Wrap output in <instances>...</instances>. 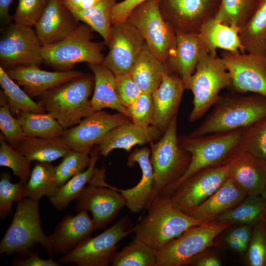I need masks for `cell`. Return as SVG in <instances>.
Returning a JSON list of instances; mask_svg holds the SVG:
<instances>
[{"label":"cell","mask_w":266,"mask_h":266,"mask_svg":"<svg viewBox=\"0 0 266 266\" xmlns=\"http://www.w3.org/2000/svg\"><path fill=\"white\" fill-rule=\"evenodd\" d=\"M213 106V110L189 136L245 128L266 117V97L258 94L220 95Z\"/></svg>","instance_id":"obj_1"},{"label":"cell","mask_w":266,"mask_h":266,"mask_svg":"<svg viewBox=\"0 0 266 266\" xmlns=\"http://www.w3.org/2000/svg\"><path fill=\"white\" fill-rule=\"evenodd\" d=\"M94 85V75L82 72L46 91L37 102L66 130L95 111L89 100Z\"/></svg>","instance_id":"obj_2"},{"label":"cell","mask_w":266,"mask_h":266,"mask_svg":"<svg viewBox=\"0 0 266 266\" xmlns=\"http://www.w3.org/2000/svg\"><path fill=\"white\" fill-rule=\"evenodd\" d=\"M146 209L147 214L133 227V233L157 252L189 228L205 224L181 212L161 194Z\"/></svg>","instance_id":"obj_3"},{"label":"cell","mask_w":266,"mask_h":266,"mask_svg":"<svg viewBox=\"0 0 266 266\" xmlns=\"http://www.w3.org/2000/svg\"><path fill=\"white\" fill-rule=\"evenodd\" d=\"M243 128L192 137H178L180 146L191 155L190 164L183 175L159 194L168 197L190 176L202 169L225 164L236 150Z\"/></svg>","instance_id":"obj_4"},{"label":"cell","mask_w":266,"mask_h":266,"mask_svg":"<svg viewBox=\"0 0 266 266\" xmlns=\"http://www.w3.org/2000/svg\"><path fill=\"white\" fill-rule=\"evenodd\" d=\"M36 244L49 255L53 252L41 226L39 200L26 198L18 202L12 220L0 242V254L26 253Z\"/></svg>","instance_id":"obj_5"},{"label":"cell","mask_w":266,"mask_h":266,"mask_svg":"<svg viewBox=\"0 0 266 266\" xmlns=\"http://www.w3.org/2000/svg\"><path fill=\"white\" fill-rule=\"evenodd\" d=\"M177 119L175 116L159 141L149 143L154 173L153 199L178 180L191 162L190 153L179 143Z\"/></svg>","instance_id":"obj_6"},{"label":"cell","mask_w":266,"mask_h":266,"mask_svg":"<svg viewBox=\"0 0 266 266\" xmlns=\"http://www.w3.org/2000/svg\"><path fill=\"white\" fill-rule=\"evenodd\" d=\"M92 31L88 25L81 22L61 41L42 46L43 63L58 71L72 70L79 63L102 64L104 58L103 45L92 40Z\"/></svg>","instance_id":"obj_7"},{"label":"cell","mask_w":266,"mask_h":266,"mask_svg":"<svg viewBox=\"0 0 266 266\" xmlns=\"http://www.w3.org/2000/svg\"><path fill=\"white\" fill-rule=\"evenodd\" d=\"M196 69L185 85L194 95L193 108L189 116L190 122L201 118L214 105L221 90L229 89L232 81L222 58L217 54L203 56Z\"/></svg>","instance_id":"obj_8"},{"label":"cell","mask_w":266,"mask_h":266,"mask_svg":"<svg viewBox=\"0 0 266 266\" xmlns=\"http://www.w3.org/2000/svg\"><path fill=\"white\" fill-rule=\"evenodd\" d=\"M234 224L214 221L189 228L157 252L155 266L189 265L195 257L214 245L215 238Z\"/></svg>","instance_id":"obj_9"},{"label":"cell","mask_w":266,"mask_h":266,"mask_svg":"<svg viewBox=\"0 0 266 266\" xmlns=\"http://www.w3.org/2000/svg\"><path fill=\"white\" fill-rule=\"evenodd\" d=\"M127 21L140 32L151 51L166 65L174 52L176 34L162 15L160 0H148L137 5Z\"/></svg>","instance_id":"obj_10"},{"label":"cell","mask_w":266,"mask_h":266,"mask_svg":"<svg viewBox=\"0 0 266 266\" xmlns=\"http://www.w3.org/2000/svg\"><path fill=\"white\" fill-rule=\"evenodd\" d=\"M133 226L124 216L108 229L94 237L89 236L58 262L73 263L79 266H107L117 252L118 242L133 233Z\"/></svg>","instance_id":"obj_11"},{"label":"cell","mask_w":266,"mask_h":266,"mask_svg":"<svg viewBox=\"0 0 266 266\" xmlns=\"http://www.w3.org/2000/svg\"><path fill=\"white\" fill-rule=\"evenodd\" d=\"M42 46L33 27L11 23L0 39V64L5 70L40 66Z\"/></svg>","instance_id":"obj_12"},{"label":"cell","mask_w":266,"mask_h":266,"mask_svg":"<svg viewBox=\"0 0 266 266\" xmlns=\"http://www.w3.org/2000/svg\"><path fill=\"white\" fill-rule=\"evenodd\" d=\"M228 178L227 163L208 167L190 176L167 197L173 206L188 214L214 193Z\"/></svg>","instance_id":"obj_13"},{"label":"cell","mask_w":266,"mask_h":266,"mask_svg":"<svg viewBox=\"0 0 266 266\" xmlns=\"http://www.w3.org/2000/svg\"><path fill=\"white\" fill-rule=\"evenodd\" d=\"M104 177L100 176L97 182L92 178L76 199L75 206L77 213L83 210L91 212L95 230L105 228L126 205L121 194L106 184Z\"/></svg>","instance_id":"obj_14"},{"label":"cell","mask_w":266,"mask_h":266,"mask_svg":"<svg viewBox=\"0 0 266 266\" xmlns=\"http://www.w3.org/2000/svg\"><path fill=\"white\" fill-rule=\"evenodd\" d=\"M221 58L231 77L229 89L235 93L252 92L266 97V57L224 50Z\"/></svg>","instance_id":"obj_15"},{"label":"cell","mask_w":266,"mask_h":266,"mask_svg":"<svg viewBox=\"0 0 266 266\" xmlns=\"http://www.w3.org/2000/svg\"><path fill=\"white\" fill-rule=\"evenodd\" d=\"M130 122L131 118L122 113L97 111L65 130L61 138L71 150L90 154L94 145L99 144L111 130Z\"/></svg>","instance_id":"obj_16"},{"label":"cell","mask_w":266,"mask_h":266,"mask_svg":"<svg viewBox=\"0 0 266 266\" xmlns=\"http://www.w3.org/2000/svg\"><path fill=\"white\" fill-rule=\"evenodd\" d=\"M145 43L142 34L128 21L112 24L109 50L102 64L115 75L130 74Z\"/></svg>","instance_id":"obj_17"},{"label":"cell","mask_w":266,"mask_h":266,"mask_svg":"<svg viewBox=\"0 0 266 266\" xmlns=\"http://www.w3.org/2000/svg\"><path fill=\"white\" fill-rule=\"evenodd\" d=\"M220 3L221 0H160L162 15L176 33H199L215 16Z\"/></svg>","instance_id":"obj_18"},{"label":"cell","mask_w":266,"mask_h":266,"mask_svg":"<svg viewBox=\"0 0 266 266\" xmlns=\"http://www.w3.org/2000/svg\"><path fill=\"white\" fill-rule=\"evenodd\" d=\"M227 163L229 177L246 196L261 195L266 184V161L237 149Z\"/></svg>","instance_id":"obj_19"},{"label":"cell","mask_w":266,"mask_h":266,"mask_svg":"<svg viewBox=\"0 0 266 266\" xmlns=\"http://www.w3.org/2000/svg\"><path fill=\"white\" fill-rule=\"evenodd\" d=\"M185 89L184 82L179 75L166 72L164 74L160 86L151 94L154 126L162 134L174 117L177 116Z\"/></svg>","instance_id":"obj_20"},{"label":"cell","mask_w":266,"mask_h":266,"mask_svg":"<svg viewBox=\"0 0 266 266\" xmlns=\"http://www.w3.org/2000/svg\"><path fill=\"white\" fill-rule=\"evenodd\" d=\"M80 21L61 0H50L34 26L42 46L58 43L78 27Z\"/></svg>","instance_id":"obj_21"},{"label":"cell","mask_w":266,"mask_h":266,"mask_svg":"<svg viewBox=\"0 0 266 266\" xmlns=\"http://www.w3.org/2000/svg\"><path fill=\"white\" fill-rule=\"evenodd\" d=\"M150 154L151 149L144 147L134 150L128 157V166H132L137 163L141 169V178L135 186L127 189L112 186L123 196L126 206L132 213H138L146 209L153 198L154 173Z\"/></svg>","instance_id":"obj_22"},{"label":"cell","mask_w":266,"mask_h":266,"mask_svg":"<svg viewBox=\"0 0 266 266\" xmlns=\"http://www.w3.org/2000/svg\"><path fill=\"white\" fill-rule=\"evenodd\" d=\"M94 231L92 219L88 211L83 210L75 215L65 216L48 237L53 252L64 255L90 236Z\"/></svg>","instance_id":"obj_23"},{"label":"cell","mask_w":266,"mask_h":266,"mask_svg":"<svg viewBox=\"0 0 266 266\" xmlns=\"http://www.w3.org/2000/svg\"><path fill=\"white\" fill-rule=\"evenodd\" d=\"M8 75L31 98L39 97L46 91L79 75L77 70L48 71L39 66H21L5 70Z\"/></svg>","instance_id":"obj_24"},{"label":"cell","mask_w":266,"mask_h":266,"mask_svg":"<svg viewBox=\"0 0 266 266\" xmlns=\"http://www.w3.org/2000/svg\"><path fill=\"white\" fill-rule=\"evenodd\" d=\"M176 47L166 65L187 83L200 60L208 53L199 33L176 32Z\"/></svg>","instance_id":"obj_25"},{"label":"cell","mask_w":266,"mask_h":266,"mask_svg":"<svg viewBox=\"0 0 266 266\" xmlns=\"http://www.w3.org/2000/svg\"><path fill=\"white\" fill-rule=\"evenodd\" d=\"M163 135L154 126L142 127L128 123L111 130L99 144L100 154L106 157L115 149H122L130 152L132 147L142 145L157 140Z\"/></svg>","instance_id":"obj_26"},{"label":"cell","mask_w":266,"mask_h":266,"mask_svg":"<svg viewBox=\"0 0 266 266\" xmlns=\"http://www.w3.org/2000/svg\"><path fill=\"white\" fill-rule=\"evenodd\" d=\"M246 196L229 177L214 193L188 215L203 223H209L235 207Z\"/></svg>","instance_id":"obj_27"},{"label":"cell","mask_w":266,"mask_h":266,"mask_svg":"<svg viewBox=\"0 0 266 266\" xmlns=\"http://www.w3.org/2000/svg\"><path fill=\"white\" fill-rule=\"evenodd\" d=\"M89 66L95 79L94 93L90 100L94 111L110 108L130 118L127 108L119 100L115 75L102 64H89Z\"/></svg>","instance_id":"obj_28"},{"label":"cell","mask_w":266,"mask_h":266,"mask_svg":"<svg viewBox=\"0 0 266 266\" xmlns=\"http://www.w3.org/2000/svg\"><path fill=\"white\" fill-rule=\"evenodd\" d=\"M240 28L222 23L215 17L207 20L199 33L208 53L217 54L216 49L245 53L239 37Z\"/></svg>","instance_id":"obj_29"},{"label":"cell","mask_w":266,"mask_h":266,"mask_svg":"<svg viewBox=\"0 0 266 266\" xmlns=\"http://www.w3.org/2000/svg\"><path fill=\"white\" fill-rule=\"evenodd\" d=\"M166 72H170L166 65L153 54L145 43L130 74L143 92L152 94L160 86Z\"/></svg>","instance_id":"obj_30"},{"label":"cell","mask_w":266,"mask_h":266,"mask_svg":"<svg viewBox=\"0 0 266 266\" xmlns=\"http://www.w3.org/2000/svg\"><path fill=\"white\" fill-rule=\"evenodd\" d=\"M238 35L245 52L266 57V0H259Z\"/></svg>","instance_id":"obj_31"},{"label":"cell","mask_w":266,"mask_h":266,"mask_svg":"<svg viewBox=\"0 0 266 266\" xmlns=\"http://www.w3.org/2000/svg\"><path fill=\"white\" fill-rule=\"evenodd\" d=\"M17 150L31 162H51L63 158L71 149L61 137L44 138L24 136Z\"/></svg>","instance_id":"obj_32"},{"label":"cell","mask_w":266,"mask_h":266,"mask_svg":"<svg viewBox=\"0 0 266 266\" xmlns=\"http://www.w3.org/2000/svg\"><path fill=\"white\" fill-rule=\"evenodd\" d=\"M99 154L98 147L92 149L90 153V164L87 168L72 177L49 198L50 202L56 209L64 210L71 201L78 198L85 185L90 183L94 176Z\"/></svg>","instance_id":"obj_33"},{"label":"cell","mask_w":266,"mask_h":266,"mask_svg":"<svg viewBox=\"0 0 266 266\" xmlns=\"http://www.w3.org/2000/svg\"><path fill=\"white\" fill-rule=\"evenodd\" d=\"M24 136L54 138L60 137L65 129L50 114L21 111L17 115Z\"/></svg>","instance_id":"obj_34"},{"label":"cell","mask_w":266,"mask_h":266,"mask_svg":"<svg viewBox=\"0 0 266 266\" xmlns=\"http://www.w3.org/2000/svg\"><path fill=\"white\" fill-rule=\"evenodd\" d=\"M56 167L51 162L35 161L29 179L25 184L26 195L35 200L53 196L57 190Z\"/></svg>","instance_id":"obj_35"},{"label":"cell","mask_w":266,"mask_h":266,"mask_svg":"<svg viewBox=\"0 0 266 266\" xmlns=\"http://www.w3.org/2000/svg\"><path fill=\"white\" fill-rule=\"evenodd\" d=\"M116 0H100L89 9L72 12L81 22L88 25L93 31L98 33L108 46L111 38L112 23L111 10Z\"/></svg>","instance_id":"obj_36"},{"label":"cell","mask_w":266,"mask_h":266,"mask_svg":"<svg viewBox=\"0 0 266 266\" xmlns=\"http://www.w3.org/2000/svg\"><path fill=\"white\" fill-rule=\"evenodd\" d=\"M0 84L7 97L10 110L13 115L21 111L44 113V108L31 98L20 86L11 79L0 66Z\"/></svg>","instance_id":"obj_37"},{"label":"cell","mask_w":266,"mask_h":266,"mask_svg":"<svg viewBox=\"0 0 266 266\" xmlns=\"http://www.w3.org/2000/svg\"><path fill=\"white\" fill-rule=\"evenodd\" d=\"M266 210V201L259 196H246L237 205L219 216L216 221L254 225Z\"/></svg>","instance_id":"obj_38"},{"label":"cell","mask_w":266,"mask_h":266,"mask_svg":"<svg viewBox=\"0 0 266 266\" xmlns=\"http://www.w3.org/2000/svg\"><path fill=\"white\" fill-rule=\"evenodd\" d=\"M157 251L138 238H135L117 251L112 266H155Z\"/></svg>","instance_id":"obj_39"},{"label":"cell","mask_w":266,"mask_h":266,"mask_svg":"<svg viewBox=\"0 0 266 266\" xmlns=\"http://www.w3.org/2000/svg\"><path fill=\"white\" fill-rule=\"evenodd\" d=\"M259 0H221L215 17L222 23L241 28L254 13Z\"/></svg>","instance_id":"obj_40"},{"label":"cell","mask_w":266,"mask_h":266,"mask_svg":"<svg viewBox=\"0 0 266 266\" xmlns=\"http://www.w3.org/2000/svg\"><path fill=\"white\" fill-rule=\"evenodd\" d=\"M237 149L266 161V117L243 128Z\"/></svg>","instance_id":"obj_41"},{"label":"cell","mask_w":266,"mask_h":266,"mask_svg":"<svg viewBox=\"0 0 266 266\" xmlns=\"http://www.w3.org/2000/svg\"><path fill=\"white\" fill-rule=\"evenodd\" d=\"M0 143V166L10 168L19 181L25 184L31 175L32 162L10 145L1 133Z\"/></svg>","instance_id":"obj_42"},{"label":"cell","mask_w":266,"mask_h":266,"mask_svg":"<svg viewBox=\"0 0 266 266\" xmlns=\"http://www.w3.org/2000/svg\"><path fill=\"white\" fill-rule=\"evenodd\" d=\"M90 162L89 154L72 150L69 151L63 157L61 162L55 166L57 189L74 175L86 170L90 165Z\"/></svg>","instance_id":"obj_43"},{"label":"cell","mask_w":266,"mask_h":266,"mask_svg":"<svg viewBox=\"0 0 266 266\" xmlns=\"http://www.w3.org/2000/svg\"><path fill=\"white\" fill-rule=\"evenodd\" d=\"M11 112L6 95L0 91V129L5 140L17 149L24 137L22 126L17 118Z\"/></svg>","instance_id":"obj_44"},{"label":"cell","mask_w":266,"mask_h":266,"mask_svg":"<svg viewBox=\"0 0 266 266\" xmlns=\"http://www.w3.org/2000/svg\"><path fill=\"white\" fill-rule=\"evenodd\" d=\"M0 177V218L4 219L11 214L13 202H19L27 197L25 184L21 181L12 183L7 172L1 173Z\"/></svg>","instance_id":"obj_45"},{"label":"cell","mask_w":266,"mask_h":266,"mask_svg":"<svg viewBox=\"0 0 266 266\" xmlns=\"http://www.w3.org/2000/svg\"><path fill=\"white\" fill-rule=\"evenodd\" d=\"M246 250L248 266H266V231L262 218L254 225Z\"/></svg>","instance_id":"obj_46"},{"label":"cell","mask_w":266,"mask_h":266,"mask_svg":"<svg viewBox=\"0 0 266 266\" xmlns=\"http://www.w3.org/2000/svg\"><path fill=\"white\" fill-rule=\"evenodd\" d=\"M50 0H18L13 19L14 22L34 27Z\"/></svg>","instance_id":"obj_47"},{"label":"cell","mask_w":266,"mask_h":266,"mask_svg":"<svg viewBox=\"0 0 266 266\" xmlns=\"http://www.w3.org/2000/svg\"><path fill=\"white\" fill-rule=\"evenodd\" d=\"M127 110L132 122L142 127L154 126L152 95L143 92Z\"/></svg>","instance_id":"obj_48"},{"label":"cell","mask_w":266,"mask_h":266,"mask_svg":"<svg viewBox=\"0 0 266 266\" xmlns=\"http://www.w3.org/2000/svg\"><path fill=\"white\" fill-rule=\"evenodd\" d=\"M115 76L117 95L121 103L126 107L131 104L143 93L131 74Z\"/></svg>","instance_id":"obj_49"},{"label":"cell","mask_w":266,"mask_h":266,"mask_svg":"<svg viewBox=\"0 0 266 266\" xmlns=\"http://www.w3.org/2000/svg\"><path fill=\"white\" fill-rule=\"evenodd\" d=\"M148 0H124L116 2L112 7L110 18L112 24L126 21L133 10Z\"/></svg>","instance_id":"obj_50"},{"label":"cell","mask_w":266,"mask_h":266,"mask_svg":"<svg viewBox=\"0 0 266 266\" xmlns=\"http://www.w3.org/2000/svg\"><path fill=\"white\" fill-rule=\"evenodd\" d=\"M23 254L26 256L13 259L12 265L17 266H60L58 262L52 259L40 258L36 251L33 250Z\"/></svg>","instance_id":"obj_51"},{"label":"cell","mask_w":266,"mask_h":266,"mask_svg":"<svg viewBox=\"0 0 266 266\" xmlns=\"http://www.w3.org/2000/svg\"><path fill=\"white\" fill-rule=\"evenodd\" d=\"M251 225H245L236 228L227 236L239 240L247 248L252 234Z\"/></svg>","instance_id":"obj_52"},{"label":"cell","mask_w":266,"mask_h":266,"mask_svg":"<svg viewBox=\"0 0 266 266\" xmlns=\"http://www.w3.org/2000/svg\"><path fill=\"white\" fill-rule=\"evenodd\" d=\"M63 4L72 13L90 8L100 0H61Z\"/></svg>","instance_id":"obj_53"},{"label":"cell","mask_w":266,"mask_h":266,"mask_svg":"<svg viewBox=\"0 0 266 266\" xmlns=\"http://www.w3.org/2000/svg\"><path fill=\"white\" fill-rule=\"evenodd\" d=\"M189 265L196 266H221V263L215 256L208 255L203 257L199 254L192 259Z\"/></svg>","instance_id":"obj_54"},{"label":"cell","mask_w":266,"mask_h":266,"mask_svg":"<svg viewBox=\"0 0 266 266\" xmlns=\"http://www.w3.org/2000/svg\"><path fill=\"white\" fill-rule=\"evenodd\" d=\"M12 0H0V17L2 21H9V10Z\"/></svg>","instance_id":"obj_55"},{"label":"cell","mask_w":266,"mask_h":266,"mask_svg":"<svg viewBox=\"0 0 266 266\" xmlns=\"http://www.w3.org/2000/svg\"><path fill=\"white\" fill-rule=\"evenodd\" d=\"M227 244L233 250L240 253L245 252L247 248L238 239L227 236L226 238Z\"/></svg>","instance_id":"obj_56"},{"label":"cell","mask_w":266,"mask_h":266,"mask_svg":"<svg viewBox=\"0 0 266 266\" xmlns=\"http://www.w3.org/2000/svg\"><path fill=\"white\" fill-rule=\"evenodd\" d=\"M262 220L263 223L264 228L266 231V210L265 211V213H264L262 217Z\"/></svg>","instance_id":"obj_57"},{"label":"cell","mask_w":266,"mask_h":266,"mask_svg":"<svg viewBox=\"0 0 266 266\" xmlns=\"http://www.w3.org/2000/svg\"><path fill=\"white\" fill-rule=\"evenodd\" d=\"M261 196L266 201V184L264 190L261 194Z\"/></svg>","instance_id":"obj_58"}]
</instances>
